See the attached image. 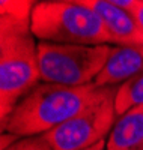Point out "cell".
Masks as SVG:
<instances>
[{
	"instance_id": "cell-1",
	"label": "cell",
	"mask_w": 143,
	"mask_h": 150,
	"mask_svg": "<svg viewBox=\"0 0 143 150\" xmlns=\"http://www.w3.org/2000/svg\"><path fill=\"white\" fill-rule=\"evenodd\" d=\"M113 89L114 87H98L94 83L82 87H68L41 81L18 102L2 125V131L20 138L44 135Z\"/></svg>"
},
{
	"instance_id": "cell-2",
	"label": "cell",
	"mask_w": 143,
	"mask_h": 150,
	"mask_svg": "<svg viewBox=\"0 0 143 150\" xmlns=\"http://www.w3.org/2000/svg\"><path fill=\"white\" fill-rule=\"evenodd\" d=\"M41 83L38 44L30 26L0 18V122Z\"/></svg>"
},
{
	"instance_id": "cell-3",
	"label": "cell",
	"mask_w": 143,
	"mask_h": 150,
	"mask_svg": "<svg viewBox=\"0 0 143 150\" xmlns=\"http://www.w3.org/2000/svg\"><path fill=\"white\" fill-rule=\"evenodd\" d=\"M30 30L45 42L112 45V38L95 11L72 2H39L32 12Z\"/></svg>"
},
{
	"instance_id": "cell-4",
	"label": "cell",
	"mask_w": 143,
	"mask_h": 150,
	"mask_svg": "<svg viewBox=\"0 0 143 150\" xmlns=\"http://www.w3.org/2000/svg\"><path fill=\"white\" fill-rule=\"evenodd\" d=\"M112 45H79L41 41L38 44L41 81L82 87L92 84L109 59Z\"/></svg>"
},
{
	"instance_id": "cell-5",
	"label": "cell",
	"mask_w": 143,
	"mask_h": 150,
	"mask_svg": "<svg viewBox=\"0 0 143 150\" xmlns=\"http://www.w3.org/2000/svg\"><path fill=\"white\" fill-rule=\"evenodd\" d=\"M116 92L118 87L83 108L57 128L44 134L53 150H82L107 140L118 120L114 105Z\"/></svg>"
},
{
	"instance_id": "cell-6",
	"label": "cell",
	"mask_w": 143,
	"mask_h": 150,
	"mask_svg": "<svg viewBox=\"0 0 143 150\" xmlns=\"http://www.w3.org/2000/svg\"><path fill=\"white\" fill-rule=\"evenodd\" d=\"M80 3L95 11L102 20L112 38V45H143V29L129 11L106 0H80Z\"/></svg>"
},
{
	"instance_id": "cell-7",
	"label": "cell",
	"mask_w": 143,
	"mask_h": 150,
	"mask_svg": "<svg viewBox=\"0 0 143 150\" xmlns=\"http://www.w3.org/2000/svg\"><path fill=\"white\" fill-rule=\"evenodd\" d=\"M143 72V45H112L109 59L95 78L98 87H119Z\"/></svg>"
},
{
	"instance_id": "cell-8",
	"label": "cell",
	"mask_w": 143,
	"mask_h": 150,
	"mask_svg": "<svg viewBox=\"0 0 143 150\" xmlns=\"http://www.w3.org/2000/svg\"><path fill=\"white\" fill-rule=\"evenodd\" d=\"M106 150H143V107L118 117L106 140Z\"/></svg>"
},
{
	"instance_id": "cell-9",
	"label": "cell",
	"mask_w": 143,
	"mask_h": 150,
	"mask_svg": "<svg viewBox=\"0 0 143 150\" xmlns=\"http://www.w3.org/2000/svg\"><path fill=\"white\" fill-rule=\"evenodd\" d=\"M114 105L118 117L136 107H143V72L118 87Z\"/></svg>"
},
{
	"instance_id": "cell-10",
	"label": "cell",
	"mask_w": 143,
	"mask_h": 150,
	"mask_svg": "<svg viewBox=\"0 0 143 150\" xmlns=\"http://www.w3.org/2000/svg\"><path fill=\"white\" fill-rule=\"evenodd\" d=\"M35 0H0V18L30 26Z\"/></svg>"
},
{
	"instance_id": "cell-11",
	"label": "cell",
	"mask_w": 143,
	"mask_h": 150,
	"mask_svg": "<svg viewBox=\"0 0 143 150\" xmlns=\"http://www.w3.org/2000/svg\"><path fill=\"white\" fill-rule=\"evenodd\" d=\"M5 150H53V147L44 135H35L18 138Z\"/></svg>"
},
{
	"instance_id": "cell-12",
	"label": "cell",
	"mask_w": 143,
	"mask_h": 150,
	"mask_svg": "<svg viewBox=\"0 0 143 150\" xmlns=\"http://www.w3.org/2000/svg\"><path fill=\"white\" fill-rule=\"evenodd\" d=\"M129 12H131V15L139 23V26L143 29V0H137V3L133 6V9Z\"/></svg>"
},
{
	"instance_id": "cell-13",
	"label": "cell",
	"mask_w": 143,
	"mask_h": 150,
	"mask_svg": "<svg viewBox=\"0 0 143 150\" xmlns=\"http://www.w3.org/2000/svg\"><path fill=\"white\" fill-rule=\"evenodd\" d=\"M106 2L114 5V6H119L122 9H127V11H131L133 6L137 3V0H106Z\"/></svg>"
},
{
	"instance_id": "cell-14",
	"label": "cell",
	"mask_w": 143,
	"mask_h": 150,
	"mask_svg": "<svg viewBox=\"0 0 143 150\" xmlns=\"http://www.w3.org/2000/svg\"><path fill=\"white\" fill-rule=\"evenodd\" d=\"M20 137L14 135V134H9V132H2V150L8 149L12 143H15Z\"/></svg>"
},
{
	"instance_id": "cell-15",
	"label": "cell",
	"mask_w": 143,
	"mask_h": 150,
	"mask_svg": "<svg viewBox=\"0 0 143 150\" xmlns=\"http://www.w3.org/2000/svg\"><path fill=\"white\" fill-rule=\"evenodd\" d=\"M82 150H106V140H102V141L97 143L95 146H90L87 149H82Z\"/></svg>"
},
{
	"instance_id": "cell-16",
	"label": "cell",
	"mask_w": 143,
	"mask_h": 150,
	"mask_svg": "<svg viewBox=\"0 0 143 150\" xmlns=\"http://www.w3.org/2000/svg\"><path fill=\"white\" fill-rule=\"evenodd\" d=\"M39 2H72V3H80V0H35V3Z\"/></svg>"
}]
</instances>
